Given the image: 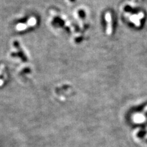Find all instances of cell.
I'll return each mask as SVG.
<instances>
[{"label": "cell", "mask_w": 147, "mask_h": 147, "mask_svg": "<svg viewBox=\"0 0 147 147\" xmlns=\"http://www.w3.org/2000/svg\"><path fill=\"white\" fill-rule=\"evenodd\" d=\"M105 19L107 22V33L109 35L111 34L112 32V18L111 15L109 12H107L105 14Z\"/></svg>", "instance_id": "1"}, {"label": "cell", "mask_w": 147, "mask_h": 147, "mask_svg": "<svg viewBox=\"0 0 147 147\" xmlns=\"http://www.w3.org/2000/svg\"><path fill=\"white\" fill-rule=\"evenodd\" d=\"M2 83H3V81L2 80H0V86H1L2 85Z\"/></svg>", "instance_id": "3"}, {"label": "cell", "mask_w": 147, "mask_h": 147, "mask_svg": "<svg viewBox=\"0 0 147 147\" xmlns=\"http://www.w3.org/2000/svg\"><path fill=\"white\" fill-rule=\"evenodd\" d=\"M26 28V25L24 24H18L17 26V29L18 30H23Z\"/></svg>", "instance_id": "2"}]
</instances>
